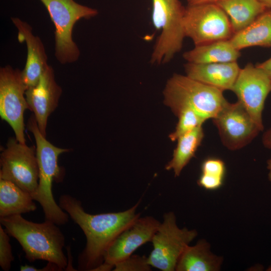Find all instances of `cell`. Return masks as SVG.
Segmentation results:
<instances>
[{"label": "cell", "instance_id": "cell-1", "mask_svg": "<svg viewBox=\"0 0 271 271\" xmlns=\"http://www.w3.org/2000/svg\"><path fill=\"white\" fill-rule=\"evenodd\" d=\"M139 201L121 212L91 214L86 212L81 202L71 195L59 198L60 207L81 228L86 238V246L78 258L80 270H94L104 262L106 250L124 230L139 217Z\"/></svg>", "mask_w": 271, "mask_h": 271}, {"label": "cell", "instance_id": "cell-2", "mask_svg": "<svg viewBox=\"0 0 271 271\" xmlns=\"http://www.w3.org/2000/svg\"><path fill=\"white\" fill-rule=\"evenodd\" d=\"M1 225L9 235L21 245L30 262L43 260L53 263L61 270H66L68 259L63 252L65 237L52 221L35 223L16 215L0 218Z\"/></svg>", "mask_w": 271, "mask_h": 271}, {"label": "cell", "instance_id": "cell-3", "mask_svg": "<svg viewBox=\"0 0 271 271\" xmlns=\"http://www.w3.org/2000/svg\"><path fill=\"white\" fill-rule=\"evenodd\" d=\"M27 126L35 139L39 169V184L34 200L42 207L45 219L58 225L65 224L69 216L55 201L52 186L53 181H62L63 172L58 165V159L60 155L70 150L57 147L47 141L41 133L34 115L29 119Z\"/></svg>", "mask_w": 271, "mask_h": 271}, {"label": "cell", "instance_id": "cell-4", "mask_svg": "<svg viewBox=\"0 0 271 271\" xmlns=\"http://www.w3.org/2000/svg\"><path fill=\"white\" fill-rule=\"evenodd\" d=\"M223 92L186 75L175 73L163 90L164 102L175 115L182 110L191 109L205 121L216 117L227 103Z\"/></svg>", "mask_w": 271, "mask_h": 271}, {"label": "cell", "instance_id": "cell-5", "mask_svg": "<svg viewBox=\"0 0 271 271\" xmlns=\"http://www.w3.org/2000/svg\"><path fill=\"white\" fill-rule=\"evenodd\" d=\"M152 19L161 33L154 46L150 62L169 63L182 48L185 37L184 16L185 10L180 0H152Z\"/></svg>", "mask_w": 271, "mask_h": 271}, {"label": "cell", "instance_id": "cell-6", "mask_svg": "<svg viewBox=\"0 0 271 271\" xmlns=\"http://www.w3.org/2000/svg\"><path fill=\"white\" fill-rule=\"evenodd\" d=\"M47 9L55 27V55L62 64L78 60L79 50L72 39L76 23L98 15L96 9L80 5L74 0H40Z\"/></svg>", "mask_w": 271, "mask_h": 271}, {"label": "cell", "instance_id": "cell-7", "mask_svg": "<svg viewBox=\"0 0 271 271\" xmlns=\"http://www.w3.org/2000/svg\"><path fill=\"white\" fill-rule=\"evenodd\" d=\"M183 22L185 37L195 46L230 40L234 35L229 18L215 3L188 5Z\"/></svg>", "mask_w": 271, "mask_h": 271}, {"label": "cell", "instance_id": "cell-8", "mask_svg": "<svg viewBox=\"0 0 271 271\" xmlns=\"http://www.w3.org/2000/svg\"><path fill=\"white\" fill-rule=\"evenodd\" d=\"M195 229L179 228L173 212L166 213L151 242L153 249L147 257L151 266L162 271H174L185 248L197 236Z\"/></svg>", "mask_w": 271, "mask_h": 271}, {"label": "cell", "instance_id": "cell-9", "mask_svg": "<svg viewBox=\"0 0 271 271\" xmlns=\"http://www.w3.org/2000/svg\"><path fill=\"white\" fill-rule=\"evenodd\" d=\"M0 165V179L12 182L35 199L39 179L36 148L11 138L1 153Z\"/></svg>", "mask_w": 271, "mask_h": 271}, {"label": "cell", "instance_id": "cell-10", "mask_svg": "<svg viewBox=\"0 0 271 271\" xmlns=\"http://www.w3.org/2000/svg\"><path fill=\"white\" fill-rule=\"evenodd\" d=\"M27 87L22 76V71L11 66L0 69V116L12 128L15 138L26 144L24 114L29 109L25 92Z\"/></svg>", "mask_w": 271, "mask_h": 271}, {"label": "cell", "instance_id": "cell-11", "mask_svg": "<svg viewBox=\"0 0 271 271\" xmlns=\"http://www.w3.org/2000/svg\"><path fill=\"white\" fill-rule=\"evenodd\" d=\"M261 131L265 101L271 92V79L261 68L251 63L241 68L231 90Z\"/></svg>", "mask_w": 271, "mask_h": 271}, {"label": "cell", "instance_id": "cell-12", "mask_svg": "<svg viewBox=\"0 0 271 271\" xmlns=\"http://www.w3.org/2000/svg\"><path fill=\"white\" fill-rule=\"evenodd\" d=\"M221 141L228 149L236 150L251 142L261 131L239 102H229L212 119Z\"/></svg>", "mask_w": 271, "mask_h": 271}, {"label": "cell", "instance_id": "cell-13", "mask_svg": "<svg viewBox=\"0 0 271 271\" xmlns=\"http://www.w3.org/2000/svg\"><path fill=\"white\" fill-rule=\"evenodd\" d=\"M161 222L152 216L139 217L121 232L105 251L101 264L110 270L116 263L132 254L138 248L151 241Z\"/></svg>", "mask_w": 271, "mask_h": 271}, {"label": "cell", "instance_id": "cell-14", "mask_svg": "<svg viewBox=\"0 0 271 271\" xmlns=\"http://www.w3.org/2000/svg\"><path fill=\"white\" fill-rule=\"evenodd\" d=\"M62 93V88L55 80L54 70L49 65L38 83L28 87L25 92L29 110L33 112L38 128L44 137L46 138L48 117L57 107Z\"/></svg>", "mask_w": 271, "mask_h": 271}, {"label": "cell", "instance_id": "cell-15", "mask_svg": "<svg viewBox=\"0 0 271 271\" xmlns=\"http://www.w3.org/2000/svg\"><path fill=\"white\" fill-rule=\"evenodd\" d=\"M11 19L18 30L19 42H25L27 45V60L25 68L22 71V76L28 88L38 83L48 66L47 56L40 38L33 34L31 26L19 18H12Z\"/></svg>", "mask_w": 271, "mask_h": 271}, {"label": "cell", "instance_id": "cell-16", "mask_svg": "<svg viewBox=\"0 0 271 271\" xmlns=\"http://www.w3.org/2000/svg\"><path fill=\"white\" fill-rule=\"evenodd\" d=\"M184 68L188 77L223 91L232 90L241 69L237 61L207 64L187 62Z\"/></svg>", "mask_w": 271, "mask_h": 271}, {"label": "cell", "instance_id": "cell-17", "mask_svg": "<svg viewBox=\"0 0 271 271\" xmlns=\"http://www.w3.org/2000/svg\"><path fill=\"white\" fill-rule=\"evenodd\" d=\"M223 257L213 253L209 243L205 239L199 240L195 245H188L177 262L176 271H218Z\"/></svg>", "mask_w": 271, "mask_h": 271}, {"label": "cell", "instance_id": "cell-18", "mask_svg": "<svg viewBox=\"0 0 271 271\" xmlns=\"http://www.w3.org/2000/svg\"><path fill=\"white\" fill-rule=\"evenodd\" d=\"M240 56V50L232 45L230 40L195 46L183 55L187 62L195 64L236 62Z\"/></svg>", "mask_w": 271, "mask_h": 271}, {"label": "cell", "instance_id": "cell-19", "mask_svg": "<svg viewBox=\"0 0 271 271\" xmlns=\"http://www.w3.org/2000/svg\"><path fill=\"white\" fill-rule=\"evenodd\" d=\"M230 41L238 50L254 46L271 47V9H267L249 26L234 34Z\"/></svg>", "mask_w": 271, "mask_h": 271}, {"label": "cell", "instance_id": "cell-20", "mask_svg": "<svg viewBox=\"0 0 271 271\" xmlns=\"http://www.w3.org/2000/svg\"><path fill=\"white\" fill-rule=\"evenodd\" d=\"M35 200L28 192L11 181L0 179V218L35 211Z\"/></svg>", "mask_w": 271, "mask_h": 271}, {"label": "cell", "instance_id": "cell-21", "mask_svg": "<svg viewBox=\"0 0 271 271\" xmlns=\"http://www.w3.org/2000/svg\"><path fill=\"white\" fill-rule=\"evenodd\" d=\"M215 3L228 16L234 34L247 27L268 9L258 0H216Z\"/></svg>", "mask_w": 271, "mask_h": 271}, {"label": "cell", "instance_id": "cell-22", "mask_svg": "<svg viewBox=\"0 0 271 271\" xmlns=\"http://www.w3.org/2000/svg\"><path fill=\"white\" fill-rule=\"evenodd\" d=\"M202 125L180 137L174 151L173 157L165 167L167 170H172L175 176H179L184 167L195 156L204 138Z\"/></svg>", "mask_w": 271, "mask_h": 271}, {"label": "cell", "instance_id": "cell-23", "mask_svg": "<svg viewBox=\"0 0 271 271\" xmlns=\"http://www.w3.org/2000/svg\"><path fill=\"white\" fill-rule=\"evenodd\" d=\"M178 121L175 130L169 135L172 141L202 125L205 122L195 112L191 109H183L176 114Z\"/></svg>", "mask_w": 271, "mask_h": 271}, {"label": "cell", "instance_id": "cell-24", "mask_svg": "<svg viewBox=\"0 0 271 271\" xmlns=\"http://www.w3.org/2000/svg\"><path fill=\"white\" fill-rule=\"evenodd\" d=\"M114 271H149L151 266L147 257L139 255H131L114 264Z\"/></svg>", "mask_w": 271, "mask_h": 271}, {"label": "cell", "instance_id": "cell-25", "mask_svg": "<svg viewBox=\"0 0 271 271\" xmlns=\"http://www.w3.org/2000/svg\"><path fill=\"white\" fill-rule=\"evenodd\" d=\"M10 235L0 225V266L2 269L8 271L14 260L12 247L10 242Z\"/></svg>", "mask_w": 271, "mask_h": 271}, {"label": "cell", "instance_id": "cell-26", "mask_svg": "<svg viewBox=\"0 0 271 271\" xmlns=\"http://www.w3.org/2000/svg\"><path fill=\"white\" fill-rule=\"evenodd\" d=\"M225 171L224 162L218 158H209L201 165V174L210 177L224 179Z\"/></svg>", "mask_w": 271, "mask_h": 271}, {"label": "cell", "instance_id": "cell-27", "mask_svg": "<svg viewBox=\"0 0 271 271\" xmlns=\"http://www.w3.org/2000/svg\"><path fill=\"white\" fill-rule=\"evenodd\" d=\"M224 179L212 178L201 174L197 183L206 190H214L219 189L223 184Z\"/></svg>", "mask_w": 271, "mask_h": 271}, {"label": "cell", "instance_id": "cell-28", "mask_svg": "<svg viewBox=\"0 0 271 271\" xmlns=\"http://www.w3.org/2000/svg\"><path fill=\"white\" fill-rule=\"evenodd\" d=\"M21 271H58L61 270L56 264L48 262L47 265L41 268H37L33 266L25 264L20 267Z\"/></svg>", "mask_w": 271, "mask_h": 271}, {"label": "cell", "instance_id": "cell-29", "mask_svg": "<svg viewBox=\"0 0 271 271\" xmlns=\"http://www.w3.org/2000/svg\"><path fill=\"white\" fill-rule=\"evenodd\" d=\"M256 66L263 70L271 79V57Z\"/></svg>", "mask_w": 271, "mask_h": 271}, {"label": "cell", "instance_id": "cell-30", "mask_svg": "<svg viewBox=\"0 0 271 271\" xmlns=\"http://www.w3.org/2000/svg\"><path fill=\"white\" fill-rule=\"evenodd\" d=\"M262 142L266 148L271 149V128L264 133L262 137Z\"/></svg>", "mask_w": 271, "mask_h": 271}, {"label": "cell", "instance_id": "cell-31", "mask_svg": "<svg viewBox=\"0 0 271 271\" xmlns=\"http://www.w3.org/2000/svg\"><path fill=\"white\" fill-rule=\"evenodd\" d=\"M188 5H193L205 3H215L216 0H187Z\"/></svg>", "mask_w": 271, "mask_h": 271}, {"label": "cell", "instance_id": "cell-32", "mask_svg": "<svg viewBox=\"0 0 271 271\" xmlns=\"http://www.w3.org/2000/svg\"><path fill=\"white\" fill-rule=\"evenodd\" d=\"M267 169L268 170V178L271 181V158L267 162Z\"/></svg>", "mask_w": 271, "mask_h": 271}, {"label": "cell", "instance_id": "cell-33", "mask_svg": "<svg viewBox=\"0 0 271 271\" xmlns=\"http://www.w3.org/2000/svg\"><path fill=\"white\" fill-rule=\"evenodd\" d=\"M267 9H271V0H258Z\"/></svg>", "mask_w": 271, "mask_h": 271}, {"label": "cell", "instance_id": "cell-34", "mask_svg": "<svg viewBox=\"0 0 271 271\" xmlns=\"http://www.w3.org/2000/svg\"><path fill=\"white\" fill-rule=\"evenodd\" d=\"M266 270L271 271V264L269 266V267L267 268Z\"/></svg>", "mask_w": 271, "mask_h": 271}]
</instances>
